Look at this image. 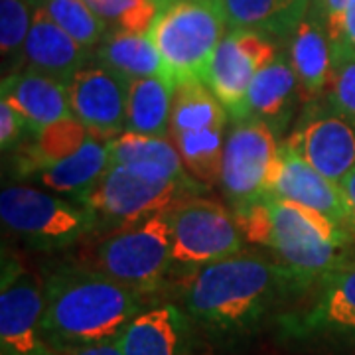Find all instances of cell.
Returning a JSON list of instances; mask_svg holds the SVG:
<instances>
[{
    "mask_svg": "<svg viewBox=\"0 0 355 355\" xmlns=\"http://www.w3.org/2000/svg\"><path fill=\"white\" fill-rule=\"evenodd\" d=\"M164 2H166V0H160V6H162V4H164Z\"/></svg>",
    "mask_w": 355,
    "mask_h": 355,
    "instance_id": "39",
    "label": "cell"
},
{
    "mask_svg": "<svg viewBox=\"0 0 355 355\" xmlns=\"http://www.w3.org/2000/svg\"><path fill=\"white\" fill-rule=\"evenodd\" d=\"M172 101L174 85L166 77L154 76L132 79L128 87V132L166 139V135H170Z\"/></svg>",
    "mask_w": 355,
    "mask_h": 355,
    "instance_id": "24",
    "label": "cell"
},
{
    "mask_svg": "<svg viewBox=\"0 0 355 355\" xmlns=\"http://www.w3.org/2000/svg\"><path fill=\"white\" fill-rule=\"evenodd\" d=\"M89 137L91 132L87 127L73 114L60 119L30 137L26 144H20L16 170L22 176L38 174L44 168H50L76 154Z\"/></svg>",
    "mask_w": 355,
    "mask_h": 355,
    "instance_id": "23",
    "label": "cell"
},
{
    "mask_svg": "<svg viewBox=\"0 0 355 355\" xmlns=\"http://www.w3.org/2000/svg\"><path fill=\"white\" fill-rule=\"evenodd\" d=\"M231 28H249L275 36H288L302 22L310 6L304 0H217Z\"/></svg>",
    "mask_w": 355,
    "mask_h": 355,
    "instance_id": "25",
    "label": "cell"
},
{
    "mask_svg": "<svg viewBox=\"0 0 355 355\" xmlns=\"http://www.w3.org/2000/svg\"><path fill=\"white\" fill-rule=\"evenodd\" d=\"M111 168L109 140L89 137V140L69 158L38 172L40 182L55 193L71 196L77 203H85L101 178Z\"/></svg>",
    "mask_w": 355,
    "mask_h": 355,
    "instance_id": "21",
    "label": "cell"
},
{
    "mask_svg": "<svg viewBox=\"0 0 355 355\" xmlns=\"http://www.w3.org/2000/svg\"><path fill=\"white\" fill-rule=\"evenodd\" d=\"M111 166H123L139 176L158 182H196L188 174L176 144L166 139L144 137L137 132H121L109 140Z\"/></svg>",
    "mask_w": 355,
    "mask_h": 355,
    "instance_id": "19",
    "label": "cell"
},
{
    "mask_svg": "<svg viewBox=\"0 0 355 355\" xmlns=\"http://www.w3.org/2000/svg\"><path fill=\"white\" fill-rule=\"evenodd\" d=\"M95 60L123 73L130 81L142 77H164L160 53L148 34L113 30L99 44L95 51Z\"/></svg>",
    "mask_w": 355,
    "mask_h": 355,
    "instance_id": "26",
    "label": "cell"
},
{
    "mask_svg": "<svg viewBox=\"0 0 355 355\" xmlns=\"http://www.w3.org/2000/svg\"><path fill=\"white\" fill-rule=\"evenodd\" d=\"M223 135L225 128L217 127L178 135L172 139L188 174L202 186H216L221 182L223 148H225Z\"/></svg>",
    "mask_w": 355,
    "mask_h": 355,
    "instance_id": "28",
    "label": "cell"
},
{
    "mask_svg": "<svg viewBox=\"0 0 355 355\" xmlns=\"http://www.w3.org/2000/svg\"><path fill=\"white\" fill-rule=\"evenodd\" d=\"M304 2H308V4H312V0H304Z\"/></svg>",
    "mask_w": 355,
    "mask_h": 355,
    "instance_id": "38",
    "label": "cell"
},
{
    "mask_svg": "<svg viewBox=\"0 0 355 355\" xmlns=\"http://www.w3.org/2000/svg\"><path fill=\"white\" fill-rule=\"evenodd\" d=\"M174 266L191 270L243 253L237 217L223 203L186 198L168 209Z\"/></svg>",
    "mask_w": 355,
    "mask_h": 355,
    "instance_id": "7",
    "label": "cell"
},
{
    "mask_svg": "<svg viewBox=\"0 0 355 355\" xmlns=\"http://www.w3.org/2000/svg\"><path fill=\"white\" fill-rule=\"evenodd\" d=\"M148 304L150 296L91 266H62L44 282L42 328L53 349L114 342Z\"/></svg>",
    "mask_w": 355,
    "mask_h": 355,
    "instance_id": "2",
    "label": "cell"
},
{
    "mask_svg": "<svg viewBox=\"0 0 355 355\" xmlns=\"http://www.w3.org/2000/svg\"><path fill=\"white\" fill-rule=\"evenodd\" d=\"M280 328L302 342H355V254L312 291V298L280 318Z\"/></svg>",
    "mask_w": 355,
    "mask_h": 355,
    "instance_id": "8",
    "label": "cell"
},
{
    "mask_svg": "<svg viewBox=\"0 0 355 355\" xmlns=\"http://www.w3.org/2000/svg\"><path fill=\"white\" fill-rule=\"evenodd\" d=\"M2 101L24 119L28 135L71 114L65 83L36 71L20 69L2 77Z\"/></svg>",
    "mask_w": 355,
    "mask_h": 355,
    "instance_id": "17",
    "label": "cell"
},
{
    "mask_svg": "<svg viewBox=\"0 0 355 355\" xmlns=\"http://www.w3.org/2000/svg\"><path fill=\"white\" fill-rule=\"evenodd\" d=\"M331 46H342V48L355 51V0L349 2L347 10L343 14L338 36L331 40Z\"/></svg>",
    "mask_w": 355,
    "mask_h": 355,
    "instance_id": "35",
    "label": "cell"
},
{
    "mask_svg": "<svg viewBox=\"0 0 355 355\" xmlns=\"http://www.w3.org/2000/svg\"><path fill=\"white\" fill-rule=\"evenodd\" d=\"M298 93V77L292 65L279 53L253 79L245 101V119H261L268 123L272 130L282 127L291 116Z\"/></svg>",
    "mask_w": 355,
    "mask_h": 355,
    "instance_id": "22",
    "label": "cell"
},
{
    "mask_svg": "<svg viewBox=\"0 0 355 355\" xmlns=\"http://www.w3.org/2000/svg\"><path fill=\"white\" fill-rule=\"evenodd\" d=\"M229 113L219 103L214 91L202 79L186 81L174 87V101L170 114V139L178 135L198 132L205 128H225Z\"/></svg>",
    "mask_w": 355,
    "mask_h": 355,
    "instance_id": "27",
    "label": "cell"
},
{
    "mask_svg": "<svg viewBox=\"0 0 355 355\" xmlns=\"http://www.w3.org/2000/svg\"><path fill=\"white\" fill-rule=\"evenodd\" d=\"M227 26L217 0H166L148 32L166 79L174 87L202 79Z\"/></svg>",
    "mask_w": 355,
    "mask_h": 355,
    "instance_id": "5",
    "label": "cell"
},
{
    "mask_svg": "<svg viewBox=\"0 0 355 355\" xmlns=\"http://www.w3.org/2000/svg\"><path fill=\"white\" fill-rule=\"evenodd\" d=\"M279 146L275 130L265 121L254 116L235 121V127L225 139L219 182L233 211H239L266 196V184Z\"/></svg>",
    "mask_w": 355,
    "mask_h": 355,
    "instance_id": "9",
    "label": "cell"
},
{
    "mask_svg": "<svg viewBox=\"0 0 355 355\" xmlns=\"http://www.w3.org/2000/svg\"><path fill=\"white\" fill-rule=\"evenodd\" d=\"M0 219L8 233L40 251L76 245L99 223V217L87 205L67 202L32 186H6L2 190Z\"/></svg>",
    "mask_w": 355,
    "mask_h": 355,
    "instance_id": "6",
    "label": "cell"
},
{
    "mask_svg": "<svg viewBox=\"0 0 355 355\" xmlns=\"http://www.w3.org/2000/svg\"><path fill=\"white\" fill-rule=\"evenodd\" d=\"M296 296L291 272L277 259L237 253L184 270L178 302L191 324L216 336H243Z\"/></svg>",
    "mask_w": 355,
    "mask_h": 355,
    "instance_id": "1",
    "label": "cell"
},
{
    "mask_svg": "<svg viewBox=\"0 0 355 355\" xmlns=\"http://www.w3.org/2000/svg\"><path fill=\"white\" fill-rule=\"evenodd\" d=\"M44 282L16 261H4L0 284V355H58L46 342Z\"/></svg>",
    "mask_w": 355,
    "mask_h": 355,
    "instance_id": "12",
    "label": "cell"
},
{
    "mask_svg": "<svg viewBox=\"0 0 355 355\" xmlns=\"http://www.w3.org/2000/svg\"><path fill=\"white\" fill-rule=\"evenodd\" d=\"M190 318L176 302L148 304L119 336L125 355H186Z\"/></svg>",
    "mask_w": 355,
    "mask_h": 355,
    "instance_id": "16",
    "label": "cell"
},
{
    "mask_svg": "<svg viewBox=\"0 0 355 355\" xmlns=\"http://www.w3.org/2000/svg\"><path fill=\"white\" fill-rule=\"evenodd\" d=\"M58 355H125L119 347V342L95 343V345H81V347H64L55 349Z\"/></svg>",
    "mask_w": 355,
    "mask_h": 355,
    "instance_id": "37",
    "label": "cell"
},
{
    "mask_svg": "<svg viewBox=\"0 0 355 355\" xmlns=\"http://www.w3.org/2000/svg\"><path fill=\"white\" fill-rule=\"evenodd\" d=\"M89 60V50L55 24L38 2L24 46L22 69L53 77L67 85Z\"/></svg>",
    "mask_w": 355,
    "mask_h": 355,
    "instance_id": "18",
    "label": "cell"
},
{
    "mask_svg": "<svg viewBox=\"0 0 355 355\" xmlns=\"http://www.w3.org/2000/svg\"><path fill=\"white\" fill-rule=\"evenodd\" d=\"M196 188L198 182H158L139 176L123 166H111L83 205L95 211L99 219L121 227L168 211L172 205L186 200V191Z\"/></svg>",
    "mask_w": 355,
    "mask_h": 355,
    "instance_id": "11",
    "label": "cell"
},
{
    "mask_svg": "<svg viewBox=\"0 0 355 355\" xmlns=\"http://www.w3.org/2000/svg\"><path fill=\"white\" fill-rule=\"evenodd\" d=\"M71 114L101 140L127 130L130 79L107 65H85L67 81Z\"/></svg>",
    "mask_w": 355,
    "mask_h": 355,
    "instance_id": "13",
    "label": "cell"
},
{
    "mask_svg": "<svg viewBox=\"0 0 355 355\" xmlns=\"http://www.w3.org/2000/svg\"><path fill=\"white\" fill-rule=\"evenodd\" d=\"M30 137L24 119L14 111L8 103H0V146L2 153H10L18 144H22V139Z\"/></svg>",
    "mask_w": 355,
    "mask_h": 355,
    "instance_id": "33",
    "label": "cell"
},
{
    "mask_svg": "<svg viewBox=\"0 0 355 355\" xmlns=\"http://www.w3.org/2000/svg\"><path fill=\"white\" fill-rule=\"evenodd\" d=\"M349 2L352 0H312V8L322 16L324 24L328 28L330 40L338 36V30H340L343 14L347 10Z\"/></svg>",
    "mask_w": 355,
    "mask_h": 355,
    "instance_id": "34",
    "label": "cell"
},
{
    "mask_svg": "<svg viewBox=\"0 0 355 355\" xmlns=\"http://www.w3.org/2000/svg\"><path fill=\"white\" fill-rule=\"evenodd\" d=\"M40 0H0V53L4 76L20 71L24 46Z\"/></svg>",
    "mask_w": 355,
    "mask_h": 355,
    "instance_id": "29",
    "label": "cell"
},
{
    "mask_svg": "<svg viewBox=\"0 0 355 355\" xmlns=\"http://www.w3.org/2000/svg\"><path fill=\"white\" fill-rule=\"evenodd\" d=\"M81 265L153 298V294L164 288L174 266L168 211L103 235L89 247Z\"/></svg>",
    "mask_w": 355,
    "mask_h": 355,
    "instance_id": "4",
    "label": "cell"
},
{
    "mask_svg": "<svg viewBox=\"0 0 355 355\" xmlns=\"http://www.w3.org/2000/svg\"><path fill=\"white\" fill-rule=\"evenodd\" d=\"M277 55V46L266 34L249 28H233L219 42L202 81L214 91L229 116L241 121L253 79Z\"/></svg>",
    "mask_w": 355,
    "mask_h": 355,
    "instance_id": "10",
    "label": "cell"
},
{
    "mask_svg": "<svg viewBox=\"0 0 355 355\" xmlns=\"http://www.w3.org/2000/svg\"><path fill=\"white\" fill-rule=\"evenodd\" d=\"M266 193L284 202L300 203L316 209L345 229L347 211L340 184L318 172L288 142H282L279 146V154L266 184Z\"/></svg>",
    "mask_w": 355,
    "mask_h": 355,
    "instance_id": "15",
    "label": "cell"
},
{
    "mask_svg": "<svg viewBox=\"0 0 355 355\" xmlns=\"http://www.w3.org/2000/svg\"><path fill=\"white\" fill-rule=\"evenodd\" d=\"M93 12L114 30L148 34L160 12V0H85Z\"/></svg>",
    "mask_w": 355,
    "mask_h": 355,
    "instance_id": "31",
    "label": "cell"
},
{
    "mask_svg": "<svg viewBox=\"0 0 355 355\" xmlns=\"http://www.w3.org/2000/svg\"><path fill=\"white\" fill-rule=\"evenodd\" d=\"M328 103L355 125V51L331 46V77Z\"/></svg>",
    "mask_w": 355,
    "mask_h": 355,
    "instance_id": "32",
    "label": "cell"
},
{
    "mask_svg": "<svg viewBox=\"0 0 355 355\" xmlns=\"http://www.w3.org/2000/svg\"><path fill=\"white\" fill-rule=\"evenodd\" d=\"M286 142L336 184L355 168V125L330 103L310 109Z\"/></svg>",
    "mask_w": 355,
    "mask_h": 355,
    "instance_id": "14",
    "label": "cell"
},
{
    "mask_svg": "<svg viewBox=\"0 0 355 355\" xmlns=\"http://www.w3.org/2000/svg\"><path fill=\"white\" fill-rule=\"evenodd\" d=\"M50 18L83 48H95L107 36V22L101 20L85 0H40Z\"/></svg>",
    "mask_w": 355,
    "mask_h": 355,
    "instance_id": "30",
    "label": "cell"
},
{
    "mask_svg": "<svg viewBox=\"0 0 355 355\" xmlns=\"http://www.w3.org/2000/svg\"><path fill=\"white\" fill-rule=\"evenodd\" d=\"M245 241L268 247L291 272L296 294L312 292L349 257L354 237L316 209L263 196L233 211Z\"/></svg>",
    "mask_w": 355,
    "mask_h": 355,
    "instance_id": "3",
    "label": "cell"
},
{
    "mask_svg": "<svg viewBox=\"0 0 355 355\" xmlns=\"http://www.w3.org/2000/svg\"><path fill=\"white\" fill-rule=\"evenodd\" d=\"M291 65L304 101L318 99L330 85L331 40L322 16L312 6L292 32Z\"/></svg>",
    "mask_w": 355,
    "mask_h": 355,
    "instance_id": "20",
    "label": "cell"
},
{
    "mask_svg": "<svg viewBox=\"0 0 355 355\" xmlns=\"http://www.w3.org/2000/svg\"><path fill=\"white\" fill-rule=\"evenodd\" d=\"M340 188H342L343 203H345V211H347L345 229L355 239V168L340 182Z\"/></svg>",
    "mask_w": 355,
    "mask_h": 355,
    "instance_id": "36",
    "label": "cell"
}]
</instances>
